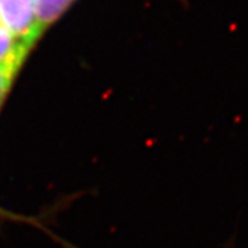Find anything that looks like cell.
I'll return each mask as SVG.
<instances>
[{"instance_id":"1","label":"cell","mask_w":248,"mask_h":248,"mask_svg":"<svg viewBox=\"0 0 248 248\" xmlns=\"http://www.w3.org/2000/svg\"><path fill=\"white\" fill-rule=\"evenodd\" d=\"M39 0H0V26L32 48L41 41L37 33Z\"/></svg>"},{"instance_id":"2","label":"cell","mask_w":248,"mask_h":248,"mask_svg":"<svg viewBox=\"0 0 248 248\" xmlns=\"http://www.w3.org/2000/svg\"><path fill=\"white\" fill-rule=\"evenodd\" d=\"M31 52H32L31 49L23 48L9 59L0 62V113L3 110L8 96H9L20 71L23 69V66L26 65Z\"/></svg>"},{"instance_id":"3","label":"cell","mask_w":248,"mask_h":248,"mask_svg":"<svg viewBox=\"0 0 248 248\" xmlns=\"http://www.w3.org/2000/svg\"><path fill=\"white\" fill-rule=\"evenodd\" d=\"M76 0H39L37 33L39 38L61 19L63 14L74 5Z\"/></svg>"},{"instance_id":"4","label":"cell","mask_w":248,"mask_h":248,"mask_svg":"<svg viewBox=\"0 0 248 248\" xmlns=\"http://www.w3.org/2000/svg\"><path fill=\"white\" fill-rule=\"evenodd\" d=\"M23 48H28L31 51L34 49L30 45H27L26 42H22L18 38H16L12 33L8 32L4 27L0 26V62L9 59Z\"/></svg>"},{"instance_id":"5","label":"cell","mask_w":248,"mask_h":248,"mask_svg":"<svg viewBox=\"0 0 248 248\" xmlns=\"http://www.w3.org/2000/svg\"><path fill=\"white\" fill-rule=\"evenodd\" d=\"M7 222H16V223H28V224L37 225V227H42L41 223H38V220H36L34 218H28V217L20 216V214H16V213L10 212V210L5 209L3 206L0 205V224L1 223Z\"/></svg>"}]
</instances>
